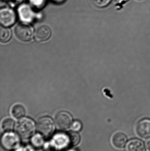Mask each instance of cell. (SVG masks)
<instances>
[{"instance_id":"cell-1","label":"cell","mask_w":150,"mask_h":151,"mask_svg":"<svg viewBox=\"0 0 150 151\" xmlns=\"http://www.w3.org/2000/svg\"><path fill=\"white\" fill-rule=\"evenodd\" d=\"M16 129L18 135L26 139L31 137L34 133L35 125L31 119L24 118L18 122Z\"/></svg>"},{"instance_id":"cell-2","label":"cell","mask_w":150,"mask_h":151,"mask_svg":"<svg viewBox=\"0 0 150 151\" xmlns=\"http://www.w3.org/2000/svg\"><path fill=\"white\" fill-rule=\"evenodd\" d=\"M1 145L3 148L7 150H12L17 148L20 143L17 135L11 132H7L1 137Z\"/></svg>"},{"instance_id":"cell-3","label":"cell","mask_w":150,"mask_h":151,"mask_svg":"<svg viewBox=\"0 0 150 151\" xmlns=\"http://www.w3.org/2000/svg\"><path fill=\"white\" fill-rule=\"evenodd\" d=\"M37 130L45 137L50 136L54 130V124L52 120L48 117H43L38 121L37 123Z\"/></svg>"},{"instance_id":"cell-4","label":"cell","mask_w":150,"mask_h":151,"mask_svg":"<svg viewBox=\"0 0 150 151\" xmlns=\"http://www.w3.org/2000/svg\"><path fill=\"white\" fill-rule=\"evenodd\" d=\"M16 37L22 42H29L33 36V30L31 27L23 24H18L14 30Z\"/></svg>"},{"instance_id":"cell-5","label":"cell","mask_w":150,"mask_h":151,"mask_svg":"<svg viewBox=\"0 0 150 151\" xmlns=\"http://www.w3.org/2000/svg\"><path fill=\"white\" fill-rule=\"evenodd\" d=\"M55 122L57 128L60 130H66L71 127L72 118L69 113L65 111L58 113L55 117Z\"/></svg>"},{"instance_id":"cell-6","label":"cell","mask_w":150,"mask_h":151,"mask_svg":"<svg viewBox=\"0 0 150 151\" xmlns=\"http://www.w3.org/2000/svg\"><path fill=\"white\" fill-rule=\"evenodd\" d=\"M16 16L12 10L9 8H4L0 11V22L4 27L12 25L16 22Z\"/></svg>"},{"instance_id":"cell-7","label":"cell","mask_w":150,"mask_h":151,"mask_svg":"<svg viewBox=\"0 0 150 151\" xmlns=\"http://www.w3.org/2000/svg\"><path fill=\"white\" fill-rule=\"evenodd\" d=\"M136 131L138 135L144 138L150 137V119H144L137 123Z\"/></svg>"},{"instance_id":"cell-8","label":"cell","mask_w":150,"mask_h":151,"mask_svg":"<svg viewBox=\"0 0 150 151\" xmlns=\"http://www.w3.org/2000/svg\"><path fill=\"white\" fill-rule=\"evenodd\" d=\"M51 30L47 26L42 25L37 28L35 32L36 40L40 42H44L49 39L51 35Z\"/></svg>"},{"instance_id":"cell-9","label":"cell","mask_w":150,"mask_h":151,"mask_svg":"<svg viewBox=\"0 0 150 151\" xmlns=\"http://www.w3.org/2000/svg\"><path fill=\"white\" fill-rule=\"evenodd\" d=\"M18 14L20 18L25 22H31L34 17L33 12L26 4H23L18 9Z\"/></svg>"},{"instance_id":"cell-10","label":"cell","mask_w":150,"mask_h":151,"mask_svg":"<svg viewBox=\"0 0 150 151\" xmlns=\"http://www.w3.org/2000/svg\"><path fill=\"white\" fill-rule=\"evenodd\" d=\"M127 141V136L123 133H117L112 137V142L114 146L117 149H123Z\"/></svg>"},{"instance_id":"cell-11","label":"cell","mask_w":150,"mask_h":151,"mask_svg":"<svg viewBox=\"0 0 150 151\" xmlns=\"http://www.w3.org/2000/svg\"><path fill=\"white\" fill-rule=\"evenodd\" d=\"M127 151H145V147L142 141L134 139L129 141L126 146Z\"/></svg>"},{"instance_id":"cell-12","label":"cell","mask_w":150,"mask_h":151,"mask_svg":"<svg viewBox=\"0 0 150 151\" xmlns=\"http://www.w3.org/2000/svg\"><path fill=\"white\" fill-rule=\"evenodd\" d=\"M11 113L15 119H21L25 115V108L22 105L19 104L15 105L11 108Z\"/></svg>"},{"instance_id":"cell-13","label":"cell","mask_w":150,"mask_h":151,"mask_svg":"<svg viewBox=\"0 0 150 151\" xmlns=\"http://www.w3.org/2000/svg\"><path fill=\"white\" fill-rule=\"evenodd\" d=\"M15 122L11 118L4 119L2 122V128L5 132H11V130H13Z\"/></svg>"},{"instance_id":"cell-14","label":"cell","mask_w":150,"mask_h":151,"mask_svg":"<svg viewBox=\"0 0 150 151\" xmlns=\"http://www.w3.org/2000/svg\"><path fill=\"white\" fill-rule=\"evenodd\" d=\"M11 32L9 29L1 27L0 29V41L5 43L10 40L11 38Z\"/></svg>"},{"instance_id":"cell-15","label":"cell","mask_w":150,"mask_h":151,"mask_svg":"<svg viewBox=\"0 0 150 151\" xmlns=\"http://www.w3.org/2000/svg\"><path fill=\"white\" fill-rule=\"evenodd\" d=\"M69 139L70 143L71 146H75L78 144L80 141V137L78 134L75 132H71L68 134Z\"/></svg>"},{"instance_id":"cell-16","label":"cell","mask_w":150,"mask_h":151,"mask_svg":"<svg viewBox=\"0 0 150 151\" xmlns=\"http://www.w3.org/2000/svg\"><path fill=\"white\" fill-rule=\"evenodd\" d=\"M31 142L33 145L36 147H40L44 143L43 137L40 135L37 134L33 136L31 139Z\"/></svg>"},{"instance_id":"cell-17","label":"cell","mask_w":150,"mask_h":151,"mask_svg":"<svg viewBox=\"0 0 150 151\" xmlns=\"http://www.w3.org/2000/svg\"><path fill=\"white\" fill-rule=\"evenodd\" d=\"M94 5L100 8H103L107 6L111 0H91Z\"/></svg>"},{"instance_id":"cell-18","label":"cell","mask_w":150,"mask_h":151,"mask_svg":"<svg viewBox=\"0 0 150 151\" xmlns=\"http://www.w3.org/2000/svg\"><path fill=\"white\" fill-rule=\"evenodd\" d=\"M70 127L74 132H79L82 129V123L78 121H75L72 123Z\"/></svg>"},{"instance_id":"cell-19","label":"cell","mask_w":150,"mask_h":151,"mask_svg":"<svg viewBox=\"0 0 150 151\" xmlns=\"http://www.w3.org/2000/svg\"><path fill=\"white\" fill-rule=\"evenodd\" d=\"M32 4L38 8L43 7L45 2V0H30Z\"/></svg>"},{"instance_id":"cell-20","label":"cell","mask_w":150,"mask_h":151,"mask_svg":"<svg viewBox=\"0 0 150 151\" xmlns=\"http://www.w3.org/2000/svg\"><path fill=\"white\" fill-rule=\"evenodd\" d=\"M146 146H147V149L150 151V139L146 143Z\"/></svg>"},{"instance_id":"cell-21","label":"cell","mask_w":150,"mask_h":151,"mask_svg":"<svg viewBox=\"0 0 150 151\" xmlns=\"http://www.w3.org/2000/svg\"><path fill=\"white\" fill-rule=\"evenodd\" d=\"M114 1L118 3H122V2L126 1L128 0H114Z\"/></svg>"},{"instance_id":"cell-22","label":"cell","mask_w":150,"mask_h":151,"mask_svg":"<svg viewBox=\"0 0 150 151\" xmlns=\"http://www.w3.org/2000/svg\"><path fill=\"white\" fill-rule=\"evenodd\" d=\"M53 1H55L57 2H61L63 1L64 0H53Z\"/></svg>"},{"instance_id":"cell-23","label":"cell","mask_w":150,"mask_h":151,"mask_svg":"<svg viewBox=\"0 0 150 151\" xmlns=\"http://www.w3.org/2000/svg\"><path fill=\"white\" fill-rule=\"evenodd\" d=\"M139 1H140V0H139Z\"/></svg>"}]
</instances>
